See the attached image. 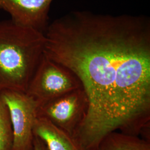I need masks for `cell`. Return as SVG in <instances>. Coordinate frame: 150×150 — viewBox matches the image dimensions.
<instances>
[{"label": "cell", "mask_w": 150, "mask_h": 150, "mask_svg": "<svg viewBox=\"0 0 150 150\" xmlns=\"http://www.w3.org/2000/svg\"><path fill=\"white\" fill-rule=\"evenodd\" d=\"M45 35V55L72 72L87 97L86 117L73 136L84 150H96L116 130L150 133L149 18L72 11Z\"/></svg>", "instance_id": "obj_1"}, {"label": "cell", "mask_w": 150, "mask_h": 150, "mask_svg": "<svg viewBox=\"0 0 150 150\" xmlns=\"http://www.w3.org/2000/svg\"><path fill=\"white\" fill-rule=\"evenodd\" d=\"M45 44V33L11 19L0 21V92H26L43 58Z\"/></svg>", "instance_id": "obj_2"}, {"label": "cell", "mask_w": 150, "mask_h": 150, "mask_svg": "<svg viewBox=\"0 0 150 150\" xmlns=\"http://www.w3.org/2000/svg\"><path fill=\"white\" fill-rule=\"evenodd\" d=\"M54 0H0V10L11 20L23 26L45 33L49 25L48 13Z\"/></svg>", "instance_id": "obj_6"}, {"label": "cell", "mask_w": 150, "mask_h": 150, "mask_svg": "<svg viewBox=\"0 0 150 150\" xmlns=\"http://www.w3.org/2000/svg\"><path fill=\"white\" fill-rule=\"evenodd\" d=\"M88 108L87 97L81 88L38 106L37 116L47 119L73 137L86 117Z\"/></svg>", "instance_id": "obj_5"}, {"label": "cell", "mask_w": 150, "mask_h": 150, "mask_svg": "<svg viewBox=\"0 0 150 150\" xmlns=\"http://www.w3.org/2000/svg\"><path fill=\"white\" fill-rule=\"evenodd\" d=\"M0 97L8 108L12 129V150H34L33 127L38 105L31 97L23 91L6 90Z\"/></svg>", "instance_id": "obj_4"}, {"label": "cell", "mask_w": 150, "mask_h": 150, "mask_svg": "<svg viewBox=\"0 0 150 150\" xmlns=\"http://www.w3.org/2000/svg\"><path fill=\"white\" fill-rule=\"evenodd\" d=\"M34 150H48L47 147L43 141L38 136H35L34 141Z\"/></svg>", "instance_id": "obj_10"}, {"label": "cell", "mask_w": 150, "mask_h": 150, "mask_svg": "<svg viewBox=\"0 0 150 150\" xmlns=\"http://www.w3.org/2000/svg\"><path fill=\"white\" fill-rule=\"evenodd\" d=\"M13 132L8 108L0 97V150H12Z\"/></svg>", "instance_id": "obj_9"}, {"label": "cell", "mask_w": 150, "mask_h": 150, "mask_svg": "<svg viewBox=\"0 0 150 150\" xmlns=\"http://www.w3.org/2000/svg\"><path fill=\"white\" fill-rule=\"evenodd\" d=\"M96 150H150V142L139 136L113 131L101 140Z\"/></svg>", "instance_id": "obj_8"}, {"label": "cell", "mask_w": 150, "mask_h": 150, "mask_svg": "<svg viewBox=\"0 0 150 150\" xmlns=\"http://www.w3.org/2000/svg\"><path fill=\"white\" fill-rule=\"evenodd\" d=\"M81 88L80 81L72 72L49 59L44 54L25 92L36 101L38 107Z\"/></svg>", "instance_id": "obj_3"}, {"label": "cell", "mask_w": 150, "mask_h": 150, "mask_svg": "<svg viewBox=\"0 0 150 150\" xmlns=\"http://www.w3.org/2000/svg\"><path fill=\"white\" fill-rule=\"evenodd\" d=\"M33 134L43 141L48 150H85L72 136L43 117L36 118Z\"/></svg>", "instance_id": "obj_7"}]
</instances>
